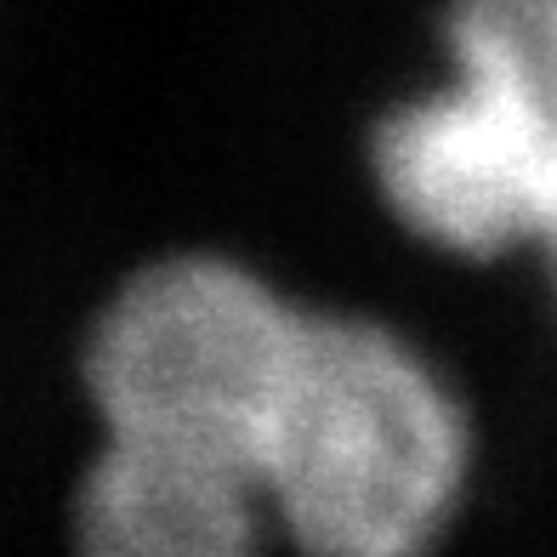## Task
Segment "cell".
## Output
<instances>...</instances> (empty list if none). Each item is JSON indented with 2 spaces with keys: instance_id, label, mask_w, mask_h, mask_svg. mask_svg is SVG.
<instances>
[{
  "instance_id": "cell-1",
  "label": "cell",
  "mask_w": 557,
  "mask_h": 557,
  "mask_svg": "<svg viewBox=\"0 0 557 557\" xmlns=\"http://www.w3.org/2000/svg\"><path fill=\"white\" fill-rule=\"evenodd\" d=\"M467 433L416 347L364 319H308L278 433L273 518L301 557H421L455 512Z\"/></svg>"
},
{
  "instance_id": "cell-2",
  "label": "cell",
  "mask_w": 557,
  "mask_h": 557,
  "mask_svg": "<svg viewBox=\"0 0 557 557\" xmlns=\"http://www.w3.org/2000/svg\"><path fill=\"white\" fill-rule=\"evenodd\" d=\"M393 211L461 257H557V0H455L449 81L375 137Z\"/></svg>"
},
{
  "instance_id": "cell-3",
  "label": "cell",
  "mask_w": 557,
  "mask_h": 557,
  "mask_svg": "<svg viewBox=\"0 0 557 557\" xmlns=\"http://www.w3.org/2000/svg\"><path fill=\"white\" fill-rule=\"evenodd\" d=\"M262 506L216 472L103 438L86 472L81 557H262Z\"/></svg>"
}]
</instances>
